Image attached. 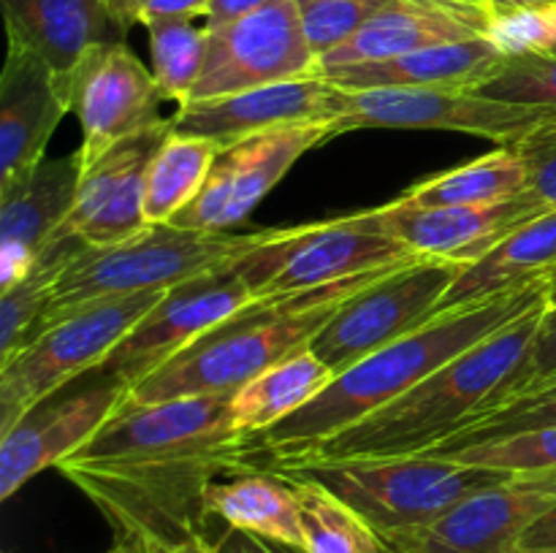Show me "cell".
<instances>
[{
    "label": "cell",
    "mask_w": 556,
    "mask_h": 553,
    "mask_svg": "<svg viewBox=\"0 0 556 553\" xmlns=\"http://www.w3.org/2000/svg\"><path fill=\"white\" fill-rule=\"evenodd\" d=\"M258 453L231 417V394L123 404L81 450L58 466L98 507L114 545L147 553L206 535V491L250 472Z\"/></svg>",
    "instance_id": "obj_1"
},
{
    "label": "cell",
    "mask_w": 556,
    "mask_h": 553,
    "mask_svg": "<svg viewBox=\"0 0 556 553\" xmlns=\"http://www.w3.org/2000/svg\"><path fill=\"white\" fill-rule=\"evenodd\" d=\"M548 296H552V282L543 280L521 291L500 293L434 314L421 329L410 331L402 339L386 345L383 350L358 361L348 372L337 374L329 388L315 396L307 407L258 434L253 439L255 450L269 455L275 464V461L293 459L320 439L345 432L369 412L405 396L429 374L443 369L494 331L541 307Z\"/></svg>",
    "instance_id": "obj_2"
},
{
    "label": "cell",
    "mask_w": 556,
    "mask_h": 553,
    "mask_svg": "<svg viewBox=\"0 0 556 553\" xmlns=\"http://www.w3.org/2000/svg\"><path fill=\"white\" fill-rule=\"evenodd\" d=\"M552 298V296H548ZM548 301L494 331L391 404L288 461L424 455L476 423L525 385L527 363Z\"/></svg>",
    "instance_id": "obj_3"
},
{
    "label": "cell",
    "mask_w": 556,
    "mask_h": 553,
    "mask_svg": "<svg viewBox=\"0 0 556 553\" xmlns=\"http://www.w3.org/2000/svg\"><path fill=\"white\" fill-rule=\"evenodd\" d=\"M391 269L396 266H386L315 291L253 298L199 336L193 345L185 347L166 366L128 388L125 404L139 407L185 399V396L233 394L291 352L313 345L318 331L348 298L372 285Z\"/></svg>",
    "instance_id": "obj_4"
},
{
    "label": "cell",
    "mask_w": 556,
    "mask_h": 553,
    "mask_svg": "<svg viewBox=\"0 0 556 553\" xmlns=\"http://www.w3.org/2000/svg\"><path fill=\"white\" fill-rule=\"evenodd\" d=\"M261 236L264 233L239 236V233L188 231L166 222V226L144 228L128 242L87 247L58 276L52 298L33 329L30 339L98 298L168 291L193 276L226 269L231 260L253 249Z\"/></svg>",
    "instance_id": "obj_5"
},
{
    "label": "cell",
    "mask_w": 556,
    "mask_h": 553,
    "mask_svg": "<svg viewBox=\"0 0 556 553\" xmlns=\"http://www.w3.org/2000/svg\"><path fill=\"white\" fill-rule=\"evenodd\" d=\"M286 477L313 480L356 510L380 540L424 529L451 507L510 475L467 466L440 455L391 459H320L275 464Z\"/></svg>",
    "instance_id": "obj_6"
},
{
    "label": "cell",
    "mask_w": 556,
    "mask_h": 553,
    "mask_svg": "<svg viewBox=\"0 0 556 553\" xmlns=\"http://www.w3.org/2000/svg\"><path fill=\"white\" fill-rule=\"evenodd\" d=\"M410 260L416 255L389 231L383 206H378L329 222L264 231L261 242L231 260L228 269L253 298H277Z\"/></svg>",
    "instance_id": "obj_7"
},
{
    "label": "cell",
    "mask_w": 556,
    "mask_h": 553,
    "mask_svg": "<svg viewBox=\"0 0 556 553\" xmlns=\"http://www.w3.org/2000/svg\"><path fill=\"white\" fill-rule=\"evenodd\" d=\"M166 291L98 298L33 336L0 366V437L33 407L58 396L81 374H96L123 336L150 312Z\"/></svg>",
    "instance_id": "obj_8"
},
{
    "label": "cell",
    "mask_w": 556,
    "mask_h": 553,
    "mask_svg": "<svg viewBox=\"0 0 556 553\" xmlns=\"http://www.w3.org/2000/svg\"><path fill=\"white\" fill-rule=\"evenodd\" d=\"M465 269L451 260L416 258L348 298L313 339V350L334 374L348 372L372 352L438 314L451 282Z\"/></svg>",
    "instance_id": "obj_9"
},
{
    "label": "cell",
    "mask_w": 556,
    "mask_h": 553,
    "mask_svg": "<svg viewBox=\"0 0 556 553\" xmlns=\"http://www.w3.org/2000/svg\"><path fill=\"white\" fill-rule=\"evenodd\" d=\"M65 103L81 128V166L101 160L114 144L166 123L155 76L123 41L96 43L58 76Z\"/></svg>",
    "instance_id": "obj_10"
},
{
    "label": "cell",
    "mask_w": 556,
    "mask_h": 553,
    "mask_svg": "<svg viewBox=\"0 0 556 553\" xmlns=\"http://www.w3.org/2000/svg\"><path fill=\"white\" fill-rule=\"evenodd\" d=\"M556 117L546 108L494 101L472 90L448 87H383V90H348V106L334 136L358 128L454 130L481 136L497 146H514L538 125Z\"/></svg>",
    "instance_id": "obj_11"
},
{
    "label": "cell",
    "mask_w": 556,
    "mask_h": 553,
    "mask_svg": "<svg viewBox=\"0 0 556 553\" xmlns=\"http://www.w3.org/2000/svg\"><path fill=\"white\" fill-rule=\"evenodd\" d=\"M250 301L253 293L228 266L179 282L123 336L96 374H106L134 388Z\"/></svg>",
    "instance_id": "obj_12"
},
{
    "label": "cell",
    "mask_w": 556,
    "mask_h": 553,
    "mask_svg": "<svg viewBox=\"0 0 556 553\" xmlns=\"http://www.w3.org/2000/svg\"><path fill=\"white\" fill-rule=\"evenodd\" d=\"M206 63L190 103L299 79L315 70L296 0H269L244 20L206 30Z\"/></svg>",
    "instance_id": "obj_13"
},
{
    "label": "cell",
    "mask_w": 556,
    "mask_h": 553,
    "mask_svg": "<svg viewBox=\"0 0 556 553\" xmlns=\"http://www.w3.org/2000/svg\"><path fill=\"white\" fill-rule=\"evenodd\" d=\"M334 139L331 125H296L248 136L223 146L201 193L179 211L172 226L188 231L228 233L275 190L293 163L313 146Z\"/></svg>",
    "instance_id": "obj_14"
},
{
    "label": "cell",
    "mask_w": 556,
    "mask_h": 553,
    "mask_svg": "<svg viewBox=\"0 0 556 553\" xmlns=\"http://www.w3.org/2000/svg\"><path fill=\"white\" fill-rule=\"evenodd\" d=\"M556 507V472L510 475L478 488L424 529L383 540L389 553H514Z\"/></svg>",
    "instance_id": "obj_15"
},
{
    "label": "cell",
    "mask_w": 556,
    "mask_h": 553,
    "mask_svg": "<svg viewBox=\"0 0 556 553\" xmlns=\"http://www.w3.org/2000/svg\"><path fill=\"white\" fill-rule=\"evenodd\" d=\"M345 106L348 90L331 85L324 76L309 74L255 87V90L233 92V95L188 103L177 108L168 123L174 133L201 136V139L215 141L223 150L233 141L277 128L331 125L334 130V125L345 114Z\"/></svg>",
    "instance_id": "obj_16"
},
{
    "label": "cell",
    "mask_w": 556,
    "mask_h": 553,
    "mask_svg": "<svg viewBox=\"0 0 556 553\" xmlns=\"http://www.w3.org/2000/svg\"><path fill=\"white\" fill-rule=\"evenodd\" d=\"M101 383L63 399L33 407L9 434L0 437V499H11L30 477L85 448L125 404L128 385L101 374Z\"/></svg>",
    "instance_id": "obj_17"
},
{
    "label": "cell",
    "mask_w": 556,
    "mask_h": 553,
    "mask_svg": "<svg viewBox=\"0 0 556 553\" xmlns=\"http://www.w3.org/2000/svg\"><path fill=\"white\" fill-rule=\"evenodd\" d=\"M172 133V123L136 133L114 144L101 160L81 171L79 195L71 211L65 231L85 239L90 247H109L134 239L150 228L144 215L147 171Z\"/></svg>",
    "instance_id": "obj_18"
},
{
    "label": "cell",
    "mask_w": 556,
    "mask_h": 553,
    "mask_svg": "<svg viewBox=\"0 0 556 553\" xmlns=\"http://www.w3.org/2000/svg\"><path fill=\"white\" fill-rule=\"evenodd\" d=\"M546 206L538 204L530 190L497 204L481 206H418L396 198L383 206L389 231L410 249L416 258L451 260L470 266L497 247L508 233L543 215Z\"/></svg>",
    "instance_id": "obj_19"
},
{
    "label": "cell",
    "mask_w": 556,
    "mask_h": 553,
    "mask_svg": "<svg viewBox=\"0 0 556 553\" xmlns=\"http://www.w3.org/2000/svg\"><path fill=\"white\" fill-rule=\"evenodd\" d=\"M79 152L43 157L36 168L0 188V291L33 269L41 249L63 231L81 182Z\"/></svg>",
    "instance_id": "obj_20"
},
{
    "label": "cell",
    "mask_w": 556,
    "mask_h": 553,
    "mask_svg": "<svg viewBox=\"0 0 556 553\" xmlns=\"http://www.w3.org/2000/svg\"><path fill=\"white\" fill-rule=\"evenodd\" d=\"M494 11L500 9L465 0H391L351 41L320 57L315 70L378 63L418 49L486 38Z\"/></svg>",
    "instance_id": "obj_21"
},
{
    "label": "cell",
    "mask_w": 556,
    "mask_h": 553,
    "mask_svg": "<svg viewBox=\"0 0 556 553\" xmlns=\"http://www.w3.org/2000/svg\"><path fill=\"white\" fill-rule=\"evenodd\" d=\"M71 112L52 65L33 49L9 41L0 74V188L43 160L60 119Z\"/></svg>",
    "instance_id": "obj_22"
},
{
    "label": "cell",
    "mask_w": 556,
    "mask_h": 553,
    "mask_svg": "<svg viewBox=\"0 0 556 553\" xmlns=\"http://www.w3.org/2000/svg\"><path fill=\"white\" fill-rule=\"evenodd\" d=\"M505 63L489 38L443 43V47L418 49L402 57L378 60V63L340 65V68H318L313 74L324 76L342 90H383V87H448V90H478L486 79L497 74Z\"/></svg>",
    "instance_id": "obj_23"
},
{
    "label": "cell",
    "mask_w": 556,
    "mask_h": 553,
    "mask_svg": "<svg viewBox=\"0 0 556 553\" xmlns=\"http://www.w3.org/2000/svg\"><path fill=\"white\" fill-rule=\"evenodd\" d=\"M9 41L33 49L65 74L96 43L123 41L109 0H3Z\"/></svg>",
    "instance_id": "obj_24"
},
{
    "label": "cell",
    "mask_w": 556,
    "mask_h": 553,
    "mask_svg": "<svg viewBox=\"0 0 556 553\" xmlns=\"http://www.w3.org/2000/svg\"><path fill=\"white\" fill-rule=\"evenodd\" d=\"M556 269V209H546L489 249L476 263L465 266L440 301V312L483 301L500 293L521 291L548 280Z\"/></svg>",
    "instance_id": "obj_25"
},
{
    "label": "cell",
    "mask_w": 556,
    "mask_h": 553,
    "mask_svg": "<svg viewBox=\"0 0 556 553\" xmlns=\"http://www.w3.org/2000/svg\"><path fill=\"white\" fill-rule=\"evenodd\" d=\"M206 515L233 531L302 548L296 486L275 470H250L215 480L206 491Z\"/></svg>",
    "instance_id": "obj_26"
},
{
    "label": "cell",
    "mask_w": 556,
    "mask_h": 553,
    "mask_svg": "<svg viewBox=\"0 0 556 553\" xmlns=\"http://www.w3.org/2000/svg\"><path fill=\"white\" fill-rule=\"evenodd\" d=\"M337 374L313 347L291 352L231 394V417L244 437L255 439L324 394Z\"/></svg>",
    "instance_id": "obj_27"
},
{
    "label": "cell",
    "mask_w": 556,
    "mask_h": 553,
    "mask_svg": "<svg viewBox=\"0 0 556 553\" xmlns=\"http://www.w3.org/2000/svg\"><path fill=\"white\" fill-rule=\"evenodd\" d=\"M530 188V166L514 146H497L489 155L456 166L451 171L416 182L400 201L429 209V206H481L514 198Z\"/></svg>",
    "instance_id": "obj_28"
},
{
    "label": "cell",
    "mask_w": 556,
    "mask_h": 553,
    "mask_svg": "<svg viewBox=\"0 0 556 553\" xmlns=\"http://www.w3.org/2000/svg\"><path fill=\"white\" fill-rule=\"evenodd\" d=\"M90 244L85 239L63 228L41 249L33 269L20 282L0 291V366H5L25 347L33 329L41 320L43 309H47L49 298H52V287L58 276Z\"/></svg>",
    "instance_id": "obj_29"
},
{
    "label": "cell",
    "mask_w": 556,
    "mask_h": 553,
    "mask_svg": "<svg viewBox=\"0 0 556 553\" xmlns=\"http://www.w3.org/2000/svg\"><path fill=\"white\" fill-rule=\"evenodd\" d=\"M220 146L201 136L168 133L147 171L144 215L150 226L172 222L206 184Z\"/></svg>",
    "instance_id": "obj_30"
},
{
    "label": "cell",
    "mask_w": 556,
    "mask_h": 553,
    "mask_svg": "<svg viewBox=\"0 0 556 553\" xmlns=\"http://www.w3.org/2000/svg\"><path fill=\"white\" fill-rule=\"evenodd\" d=\"M286 477V475H282ZM299 493L304 553H386L378 531L324 486L288 477Z\"/></svg>",
    "instance_id": "obj_31"
},
{
    "label": "cell",
    "mask_w": 556,
    "mask_h": 553,
    "mask_svg": "<svg viewBox=\"0 0 556 553\" xmlns=\"http://www.w3.org/2000/svg\"><path fill=\"white\" fill-rule=\"evenodd\" d=\"M147 38H150L152 76L163 101L188 106L201 70L206 63V27H195L193 20H147Z\"/></svg>",
    "instance_id": "obj_32"
},
{
    "label": "cell",
    "mask_w": 556,
    "mask_h": 553,
    "mask_svg": "<svg viewBox=\"0 0 556 553\" xmlns=\"http://www.w3.org/2000/svg\"><path fill=\"white\" fill-rule=\"evenodd\" d=\"M548 423H556V374L510 394L508 399L500 401L494 410H489L486 415L478 417L476 423H470V426L462 428V432H456L454 437L445 439L443 445H438V448L429 450V453L448 455L467 448V445L500 437V434L525 432V428L548 426Z\"/></svg>",
    "instance_id": "obj_33"
},
{
    "label": "cell",
    "mask_w": 556,
    "mask_h": 553,
    "mask_svg": "<svg viewBox=\"0 0 556 553\" xmlns=\"http://www.w3.org/2000/svg\"><path fill=\"white\" fill-rule=\"evenodd\" d=\"M440 459L459 461V464L467 466H481V470L500 472V475L556 472V423L525 428V432L514 434H500V437L467 445V448L440 455Z\"/></svg>",
    "instance_id": "obj_34"
},
{
    "label": "cell",
    "mask_w": 556,
    "mask_h": 553,
    "mask_svg": "<svg viewBox=\"0 0 556 553\" xmlns=\"http://www.w3.org/2000/svg\"><path fill=\"white\" fill-rule=\"evenodd\" d=\"M391 0H296L302 30L315 60L351 41Z\"/></svg>",
    "instance_id": "obj_35"
},
{
    "label": "cell",
    "mask_w": 556,
    "mask_h": 553,
    "mask_svg": "<svg viewBox=\"0 0 556 553\" xmlns=\"http://www.w3.org/2000/svg\"><path fill=\"white\" fill-rule=\"evenodd\" d=\"M472 92H481V95L494 98V101L546 108V112L556 114V49L543 54L505 60L497 74Z\"/></svg>",
    "instance_id": "obj_36"
},
{
    "label": "cell",
    "mask_w": 556,
    "mask_h": 553,
    "mask_svg": "<svg viewBox=\"0 0 556 553\" xmlns=\"http://www.w3.org/2000/svg\"><path fill=\"white\" fill-rule=\"evenodd\" d=\"M489 41L505 60L543 54L556 49V3L508 5L492 14L486 30Z\"/></svg>",
    "instance_id": "obj_37"
},
{
    "label": "cell",
    "mask_w": 556,
    "mask_h": 553,
    "mask_svg": "<svg viewBox=\"0 0 556 553\" xmlns=\"http://www.w3.org/2000/svg\"><path fill=\"white\" fill-rule=\"evenodd\" d=\"M514 150L530 166V195L546 209H556V117L538 125Z\"/></svg>",
    "instance_id": "obj_38"
},
{
    "label": "cell",
    "mask_w": 556,
    "mask_h": 553,
    "mask_svg": "<svg viewBox=\"0 0 556 553\" xmlns=\"http://www.w3.org/2000/svg\"><path fill=\"white\" fill-rule=\"evenodd\" d=\"M556 374V296L548 298V307L543 312L541 329H538L535 345H532L530 363H527V380L521 388L535 385ZM519 388V390H521Z\"/></svg>",
    "instance_id": "obj_39"
},
{
    "label": "cell",
    "mask_w": 556,
    "mask_h": 553,
    "mask_svg": "<svg viewBox=\"0 0 556 553\" xmlns=\"http://www.w3.org/2000/svg\"><path fill=\"white\" fill-rule=\"evenodd\" d=\"M217 553H304L302 548L282 545V542L264 540V537L248 535V531L226 529L220 540H215Z\"/></svg>",
    "instance_id": "obj_40"
},
{
    "label": "cell",
    "mask_w": 556,
    "mask_h": 553,
    "mask_svg": "<svg viewBox=\"0 0 556 553\" xmlns=\"http://www.w3.org/2000/svg\"><path fill=\"white\" fill-rule=\"evenodd\" d=\"M269 0H210V9H206V30H215V27L231 25V22L244 20L253 11L264 9Z\"/></svg>",
    "instance_id": "obj_41"
},
{
    "label": "cell",
    "mask_w": 556,
    "mask_h": 553,
    "mask_svg": "<svg viewBox=\"0 0 556 553\" xmlns=\"http://www.w3.org/2000/svg\"><path fill=\"white\" fill-rule=\"evenodd\" d=\"M206 9H210V0H147L141 9V25L147 20H163V16L193 20V16H204Z\"/></svg>",
    "instance_id": "obj_42"
},
{
    "label": "cell",
    "mask_w": 556,
    "mask_h": 553,
    "mask_svg": "<svg viewBox=\"0 0 556 553\" xmlns=\"http://www.w3.org/2000/svg\"><path fill=\"white\" fill-rule=\"evenodd\" d=\"M519 548H556V507L532 524V529L521 537Z\"/></svg>",
    "instance_id": "obj_43"
},
{
    "label": "cell",
    "mask_w": 556,
    "mask_h": 553,
    "mask_svg": "<svg viewBox=\"0 0 556 553\" xmlns=\"http://www.w3.org/2000/svg\"><path fill=\"white\" fill-rule=\"evenodd\" d=\"M147 553H217V545L206 535H193L182 542H174V545L150 548Z\"/></svg>",
    "instance_id": "obj_44"
},
{
    "label": "cell",
    "mask_w": 556,
    "mask_h": 553,
    "mask_svg": "<svg viewBox=\"0 0 556 553\" xmlns=\"http://www.w3.org/2000/svg\"><path fill=\"white\" fill-rule=\"evenodd\" d=\"M144 3L147 0H109V9H112L119 27L128 30L130 25H141V9H144Z\"/></svg>",
    "instance_id": "obj_45"
},
{
    "label": "cell",
    "mask_w": 556,
    "mask_h": 553,
    "mask_svg": "<svg viewBox=\"0 0 556 553\" xmlns=\"http://www.w3.org/2000/svg\"><path fill=\"white\" fill-rule=\"evenodd\" d=\"M465 3H478V5H492V9H508V0H465Z\"/></svg>",
    "instance_id": "obj_46"
},
{
    "label": "cell",
    "mask_w": 556,
    "mask_h": 553,
    "mask_svg": "<svg viewBox=\"0 0 556 553\" xmlns=\"http://www.w3.org/2000/svg\"><path fill=\"white\" fill-rule=\"evenodd\" d=\"M510 5H521V9H525V5H546V3H556V0H508Z\"/></svg>",
    "instance_id": "obj_47"
},
{
    "label": "cell",
    "mask_w": 556,
    "mask_h": 553,
    "mask_svg": "<svg viewBox=\"0 0 556 553\" xmlns=\"http://www.w3.org/2000/svg\"><path fill=\"white\" fill-rule=\"evenodd\" d=\"M514 553H556V548H516Z\"/></svg>",
    "instance_id": "obj_48"
},
{
    "label": "cell",
    "mask_w": 556,
    "mask_h": 553,
    "mask_svg": "<svg viewBox=\"0 0 556 553\" xmlns=\"http://www.w3.org/2000/svg\"><path fill=\"white\" fill-rule=\"evenodd\" d=\"M109 553H141V551H136V548H128V545H114Z\"/></svg>",
    "instance_id": "obj_49"
},
{
    "label": "cell",
    "mask_w": 556,
    "mask_h": 553,
    "mask_svg": "<svg viewBox=\"0 0 556 553\" xmlns=\"http://www.w3.org/2000/svg\"><path fill=\"white\" fill-rule=\"evenodd\" d=\"M552 296H556V280H552Z\"/></svg>",
    "instance_id": "obj_50"
},
{
    "label": "cell",
    "mask_w": 556,
    "mask_h": 553,
    "mask_svg": "<svg viewBox=\"0 0 556 553\" xmlns=\"http://www.w3.org/2000/svg\"><path fill=\"white\" fill-rule=\"evenodd\" d=\"M552 280H556V269H554V274H552V276H548V282H552Z\"/></svg>",
    "instance_id": "obj_51"
},
{
    "label": "cell",
    "mask_w": 556,
    "mask_h": 553,
    "mask_svg": "<svg viewBox=\"0 0 556 553\" xmlns=\"http://www.w3.org/2000/svg\"><path fill=\"white\" fill-rule=\"evenodd\" d=\"M386 553H389V551H386Z\"/></svg>",
    "instance_id": "obj_52"
}]
</instances>
